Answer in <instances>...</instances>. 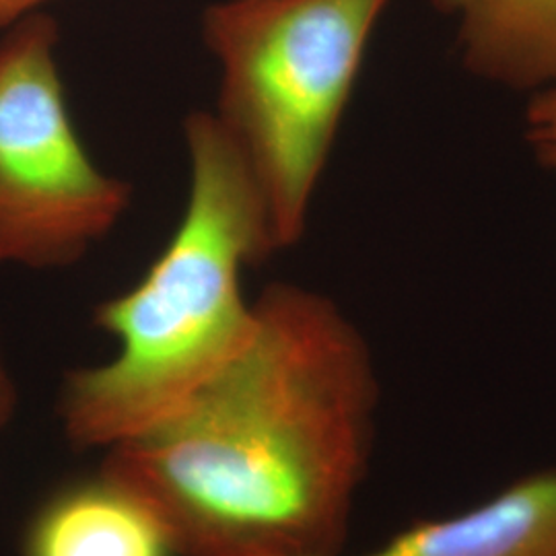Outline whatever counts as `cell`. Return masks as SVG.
I'll return each instance as SVG.
<instances>
[{"label":"cell","instance_id":"cell-3","mask_svg":"<svg viewBox=\"0 0 556 556\" xmlns=\"http://www.w3.org/2000/svg\"><path fill=\"white\" fill-rule=\"evenodd\" d=\"M390 0H217L200 36L217 64L211 114L264 202L278 252L299 243Z\"/></svg>","mask_w":556,"mask_h":556},{"label":"cell","instance_id":"cell-1","mask_svg":"<svg viewBox=\"0 0 556 556\" xmlns=\"http://www.w3.org/2000/svg\"><path fill=\"white\" fill-rule=\"evenodd\" d=\"M248 346L178 413L103 452L179 556L342 553L376 443L367 340L314 289L273 282Z\"/></svg>","mask_w":556,"mask_h":556},{"label":"cell","instance_id":"cell-4","mask_svg":"<svg viewBox=\"0 0 556 556\" xmlns=\"http://www.w3.org/2000/svg\"><path fill=\"white\" fill-rule=\"evenodd\" d=\"M46 11L0 34V266L64 270L126 219L135 188L80 137Z\"/></svg>","mask_w":556,"mask_h":556},{"label":"cell","instance_id":"cell-7","mask_svg":"<svg viewBox=\"0 0 556 556\" xmlns=\"http://www.w3.org/2000/svg\"><path fill=\"white\" fill-rule=\"evenodd\" d=\"M457 21L464 64L514 89L556 85V0H433Z\"/></svg>","mask_w":556,"mask_h":556},{"label":"cell","instance_id":"cell-2","mask_svg":"<svg viewBox=\"0 0 556 556\" xmlns=\"http://www.w3.org/2000/svg\"><path fill=\"white\" fill-rule=\"evenodd\" d=\"M181 135L188 190L176 229L132 287L93 309L116 353L60 383V429L80 452H105L178 413L256 330L243 277L277 254L264 202L211 110L190 112Z\"/></svg>","mask_w":556,"mask_h":556},{"label":"cell","instance_id":"cell-10","mask_svg":"<svg viewBox=\"0 0 556 556\" xmlns=\"http://www.w3.org/2000/svg\"><path fill=\"white\" fill-rule=\"evenodd\" d=\"M50 0H0V34L15 23L43 11Z\"/></svg>","mask_w":556,"mask_h":556},{"label":"cell","instance_id":"cell-6","mask_svg":"<svg viewBox=\"0 0 556 556\" xmlns=\"http://www.w3.org/2000/svg\"><path fill=\"white\" fill-rule=\"evenodd\" d=\"M21 556H179L160 519L98 472L52 493L29 517Z\"/></svg>","mask_w":556,"mask_h":556},{"label":"cell","instance_id":"cell-9","mask_svg":"<svg viewBox=\"0 0 556 556\" xmlns=\"http://www.w3.org/2000/svg\"><path fill=\"white\" fill-rule=\"evenodd\" d=\"M20 406V390L0 344V435L7 431Z\"/></svg>","mask_w":556,"mask_h":556},{"label":"cell","instance_id":"cell-5","mask_svg":"<svg viewBox=\"0 0 556 556\" xmlns=\"http://www.w3.org/2000/svg\"><path fill=\"white\" fill-rule=\"evenodd\" d=\"M355 556H556V468L519 477L452 516L417 521Z\"/></svg>","mask_w":556,"mask_h":556},{"label":"cell","instance_id":"cell-8","mask_svg":"<svg viewBox=\"0 0 556 556\" xmlns=\"http://www.w3.org/2000/svg\"><path fill=\"white\" fill-rule=\"evenodd\" d=\"M528 140L548 169L556 172V85L538 91L528 112Z\"/></svg>","mask_w":556,"mask_h":556}]
</instances>
